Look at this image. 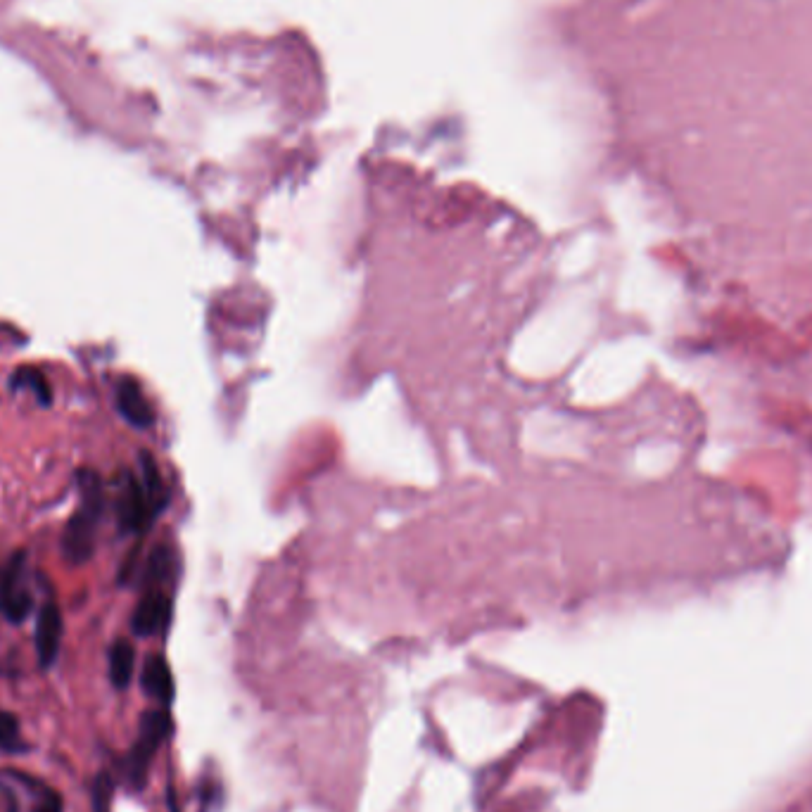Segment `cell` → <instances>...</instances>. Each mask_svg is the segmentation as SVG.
I'll use <instances>...</instances> for the list:
<instances>
[{
	"label": "cell",
	"instance_id": "obj_1",
	"mask_svg": "<svg viewBox=\"0 0 812 812\" xmlns=\"http://www.w3.org/2000/svg\"><path fill=\"white\" fill-rule=\"evenodd\" d=\"M76 480H79L81 504L79 509L69 516L65 530H62L60 549L67 563L84 566L95 551V535H98L100 516H103L105 494L98 473L81 468V471L76 473Z\"/></svg>",
	"mask_w": 812,
	"mask_h": 812
},
{
	"label": "cell",
	"instance_id": "obj_7",
	"mask_svg": "<svg viewBox=\"0 0 812 812\" xmlns=\"http://www.w3.org/2000/svg\"><path fill=\"white\" fill-rule=\"evenodd\" d=\"M171 618V601L162 589H145L143 599L138 601L131 618V630L138 637H152L164 632Z\"/></svg>",
	"mask_w": 812,
	"mask_h": 812
},
{
	"label": "cell",
	"instance_id": "obj_9",
	"mask_svg": "<svg viewBox=\"0 0 812 812\" xmlns=\"http://www.w3.org/2000/svg\"><path fill=\"white\" fill-rule=\"evenodd\" d=\"M133 665H136V651L126 639L112 644L110 649V682L117 689H126L131 684Z\"/></svg>",
	"mask_w": 812,
	"mask_h": 812
},
{
	"label": "cell",
	"instance_id": "obj_4",
	"mask_svg": "<svg viewBox=\"0 0 812 812\" xmlns=\"http://www.w3.org/2000/svg\"><path fill=\"white\" fill-rule=\"evenodd\" d=\"M34 599H31L27 582V556L19 551L0 570V613L12 625L24 623L29 618Z\"/></svg>",
	"mask_w": 812,
	"mask_h": 812
},
{
	"label": "cell",
	"instance_id": "obj_2",
	"mask_svg": "<svg viewBox=\"0 0 812 812\" xmlns=\"http://www.w3.org/2000/svg\"><path fill=\"white\" fill-rule=\"evenodd\" d=\"M171 734V718L167 710H148L141 718V732L138 741L133 744L129 760H126V779L131 786L141 789L145 777H148L150 763L155 758L157 748L164 744Z\"/></svg>",
	"mask_w": 812,
	"mask_h": 812
},
{
	"label": "cell",
	"instance_id": "obj_14",
	"mask_svg": "<svg viewBox=\"0 0 812 812\" xmlns=\"http://www.w3.org/2000/svg\"><path fill=\"white\" fill-rule=\"evenodd\" d=\"M112 808V777L100 772L93 782V812H110Z\"/></svg>",
	"mask_w": 812,
	"mask_h": 812
},
{
	"label": "cell",
	"instance_id": "obj_13",
	"mask_svg": "<svg viewBox=\"0 0 812 812\" xmlns=\"http://www.w3.org/2000/svg\"><path fill=\"white\" fill-rule=\"evenodd\" d=\"M22 748V732H19L17 715L0 710V753H17Z\"/></svg>",
	"mask_w": 812,
	"mask_h": 812
},
{
	"label": "cell",
	"instance_id": "obj_6",
	"mask_svg": "<svg viewBox=\"0 0 812 812\" xmlns=\"http://www.w3.org/2000/svg\"><path fill=\"white\" fill-rule=\"evenodd\" d=\"M114 404H117L119 416L133 425V428L145 430L155 423V411H152L148 397H145L141 383L136 378L124 376L117 380V385H114Z\"/></svg>",
	"mask_w": 812,
	"mask_h": 812
},
{
	"label": "cell",
	"instance_id": "obj_8",
	"mask_svg": "<svg viewBox=\"0 0 812 812\" xmlns=\"http://www.w3.org/2000/svg\"><path fill=\"white\" fill-rule=\"evenodd\" d=\"M141 684L150 699L160 701L164 706L174 699V677H171L169 663L164 661V656H160V653L148 656V661H145L141 672Z\"/></svg>",
	"mask_w": 812,
	"mask_h": 812
},
{
	"label": "cell",
	"instance_id": "obj_12",
	"mask_svg": "<svg viewBox=\"0 0 812 812\" xmlns=\"http://www.w3.org/2000/svg\"><path fill=\"white\" fill-rule=\"evenodd\" d=\"M24 779V782L29 784V789L34 791V812H62L65 808V803H62V796L57 794L55 789H50V786L41 784V782H34V779L19 775Z\"/></svg>",
	"mask_w": 812,
	"mask_h": 812
},
{
	"label": "cell",
	"instance_id": "obj_5",
	"mask_svg": "<svg viewBox=\"0 0 812 812\" xmlns=\"http://www.w3.org/2000/svg\"><path fill=\"white\" fill-rule=\"evenodd\" d=\"M62 632H65V623H62V611L53 599L41 606L36 615V656L43 670L53 668L57 656H60L62 646Z\"/></svg>",
	"mask_w": 812,
	"mask_h": 812
},
{
	"label": "cell",
	"instance_id": "obj_10",
	"mask_svg": "<svg viewBox=\"0 0 812 812\" xmlns=\"http://www.w3.org/2000/svg\"><path fill=\"white\" fill-rule=\"evenodd\" d=\"M171 570H174V554H171L167 544H160V547L152 549L148 563H145L143 573L145 589H160L164 582H169Z\"/></svg>",
	"mask_w": 812,
	"mask_h": 812
},
{
	"label": "cell",
	"instance_id": "obj_11",
	"mask_svg": "<svg viewBox=\"0 0 812 812\" xmlns=\"http://www.w3.org/2000/svg\"><path fill=\"white\" fill-rule=\"evenodd\" d=\"M10 388L12 390H29L38 402L43 406H48L53 402V390H50L46 373L34 369V366H24V369H17L10 376Z\"/></svg>",
	"mask_w": 812,
	"mask_h": 812
},
{
	"label": "cell",
	"instance_id": "obj_3",
	"mask_svg": "<svg viewBox=\"0 0 812 812\" xmlns=\"http://www.w3.org/2000/svg\"><path fill=\"white\" fill-rule=\"evenodd\" d=\"M164 509L150 497L145 490L143 480H138L133 473H124V480L119 482L117 492V520L122 532L129 535H141L152 525V518Z\"/></svg>",
	"mask_w": 812,
	"mask_h": 812
}]
</instances>
